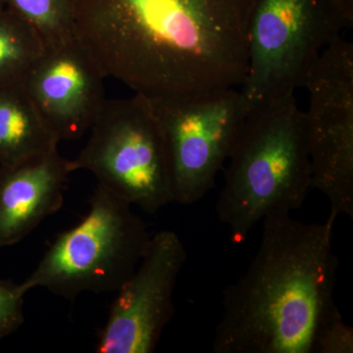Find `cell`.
Masks as SVG:
<instances>
[{"instance_id":"cell-2","label":"cell","mask_w":353,"mask_h":353,"mask_svg":"<svg viewBox=\"0 0 353 353\" xmlns=\"http://www.w3.org/2000/svg\"><path fill=\"white\" fill-rule=\"evenodd\" d=\"M336 216L304 223L290 213L263 219L259 250L223 294L215 353H313L316 339L343 317L334 303Z\"/></svg>"},{"instance_id":"cell-4","label":"cell","mask_w":353,"mask_h":353,"mask_svg":"<svg viewBox=\"0 0 353 353\" xmlns=\"http://www.w3.org/2000/svg\"><path fill=\"white\" fill-rule=\"evenodd\" d=\"M152 234L132 205L97 185L78 224L58 234L24 282L73 301L83 292H116L143 259Z\"/></svg>"},{"instance_id":"cell-15","label":"cell","mask_w":353,"mask_h":353,"mask_svg":"<svg viewBox=\"0 0 353 353\" xmlns=\"http://www.w3.org/2000/svg\"><path fill=\"white\" fill-rule=\"evenodd\" d=\"M26 294L22 284L0 281V340L17 331L24 323Z\"/></svg>"},{"instance_id":"cell-11","label":"cell","mask_w":353,"mask_h":353,"mask_svg":"<svg viewBox=\"0 0 353 353\" xmlns=\"http://www.w3.org/2000/svg\"><path fill=\"white\" fill-rule=\"evenodd\" d=\"M70 174L58 146L0 165V248L20 243L61 208Z\"/></svg>"},{"instance_id":"cell-14","label":"cell","mask_w":353,"mask_h":353,"mask_svg":"<svg viewBox=\"0 0 353 353\" xmlns=\"http://www.w3.org/2000/svg\"><path fill=\"white\" fill-rule=\"evenodd\" d=\"M6 7L28 23L44 44L58 46L75 38L73 0H3Z\"/></svg>"},{"instance_id":"cell-10","label":"cell","mask_w":353,"mask_h":353,"mask_svg":"<svg viewBox=\"0 0 353 353\" xmlns=\"http://www.w3.org/2000/svg\"><path fill=\"white\" fill-rule=\"evenodd\" d=\"M103 76L76 38L44 50L23 81L46 126L58 141L80 139L106 99Z\"/></svg>"},{"instance_id":"cell-8","label":"cell","mask_w":353,"mask_h":353,"mask_svg":"<svg viewBox=\"0 0 353 353\" xmlns=\"http://www.w3.org/2000/svg\"><path fill=\"white\" fill-rule=\"evenodd\" d=\"M303 112L312 189L338 217H353V46L339 37L322 51L306 79Z\"/></svg>"},{"instance_id":"cell-1","label":"cell","mask_w":353,"mask_h":353,"mask_svg":"<svg viewBox=\"0 0 353 353\" xmlns=\"http://www.w3.org/2000/svg\"><path fill=\"white\" fill-rule=\"evenodd\" d=\"M253 0H73L74 36L105 78L148 97L245 82Z\"/></svg>"},{"instance_id":"cell-12","label":"cell","mask_w":353,"mask_h":353,"mask_svg":"<svg viewBox=\"0 0 353 353\" xmlns=\"http://www.w3.org/2000/svg\"><path fill=\"white\" fill-rule=\"evenodd\" d=\"M23 83L0 87V165L57 148Z\"/></svg>"},{"instance_id":"cell-17","label":"cell","mask_w":353,"mask_h":353,"mask_svg":"<svg viewBox=\"0 0 353 353\" xmlns=\"http://www.w3.org/2000/svg\"><path fill=\"white\" fill-rule=\"evenodd\" d=\"M6 8V4H4L3 0H0V12H2V11H3Z\"/></svg>"},{"instance_id":"cell-9","label":"cell","mask_w":353,"mask_h":353,"mask_svg":"<svg viewBox=\"0 0 353 353\" xmlns=\"http://www.w3.org/2000/svg\"><path fill=\"white\" fill-rule=\"evenodd\" d=\"M183 241L173 231L153 234L131 277L116 292L97 353H152L174 313V290L187 261Z\"/></svg>"},{"instance_id":"cell-7","label":"cell","mask_w":353,"mask_h":353,"mask_svg":"<svg viewBox=\"0 0 353 353\" xmlns=\"http://www.w3.org/2000/svg\"><path fill=\"white\" fill-rule=\"evenodd\" d=\"M148 99L166 143L174 202L196 203L214 187L252 108L234 88Z\"/></svg>"},{"instance_id":"cell-3","label":"cell","mask_w":353,"mask_h":353,"mask_svg":"<svg viewBox=\"0 0 353 353\" xmlns=\"http://www.w3.org/2000/svg\"><path fill=\"white\" fill-rule=\"evenodd\" d=\"M227 161L216 213L234 238L267 216L301 208L312 171L296 95L252 109Z\"/></svg>"},{"instance_id":"cell-16","label":"cell","mask_w":353,"mask_h":353,"mask_svg":"<svg viewBox=\"0 0 353 353\" xmlns=\"http://www.w3.org/2000/svg\"><path fill=\"white\" fill-rule=\"evenodd\" d=\"M353 329L343 317L328 325L315 341L313 353H352Z\"/></svg>"},{"instance_id":"cell-6","label":"cell","mask_w":353,"mask_h":353,"mask_svg":"<svg viewBox=\"0 0 353 353\" xmlns=\"http://www.w3.org/2000/svg\"><path fill=\"white\" fill-rule=\"evenodd\" d=\"M87 145L69 170L88 171L97 185L148 214L174 202L163 132L145 95L106 99Z\"/></svg>"},{"instance_id":"cell-5","label":"cell","mask_w":353,"mask_h":353,"mask_svg":"<svg viewBox=\"0 0 353 353\" xmlns=\"http://www.w3.org/2000/svg\"><path fill=\"white\" fill-rule=\"evenodd\" d=\"M352 22L339 0H253L241 85L250 108L296 95L322 51Z\"/></svg>"},{"instance_id":"cell-13","label":"cell","mask_w":353,"mask_h":353,"mask_svg":"<svg viewBox=\"0 0 353 353\" xmlns=\"http://www.w3.org/2000/svg\"><path fill=\"white\" fill-rule=\"evenodd\" d=\"M44 50L31 26L9 9L0 12V87L23 83Z\"/></svg>"}]
</instances>
